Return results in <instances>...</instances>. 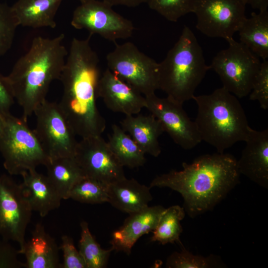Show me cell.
<instances>
[{
    "instance_id": "cell-16",
    "label": "cell",
    "mask_w": 268,
    "mask_h": 268,
    "mask_svg": "<svg viewBox=\"0 0 268 268\" xmlns=\"http://www.w3.org/2000/svg\"><path fill=\"white\" fill-rule=\"evenodd\" d=\"M246 145L237 161L240 174L265 188H268V129L256 131L250 128Z\"/></svg>"
},
{
    "instance_id": "cell-25",
    "label": "cell",
    "mask_w": 268,
    "mask_h": 268,
    "mask_svg": "<svg viewBox=\"0 0 268 268\" xmlns=\"http://www.w3.org/2000/svg\"><path fill=\"white\" fill-rule=\"evenodd\" d=\"M107 142L123 167L138 168L145 163V153L121 127L112 125V133L108 137Z\"/></svg>"
},
{
    "instance_id": "cell-7",
    "label": "cell",
    "mask_w": 268,
    "mask_h": 268,
    "mask_svg": "<svg viewBox=\"0 0 268 268\" xmlns=\"http://www.w3.org/2000/svg\"><path fill=\"white\" fill-rule=\"evenodd\" d=\"M228 47L218 52L209 66L223 87L239 98L248 95L260 69V58L245 45L231 38Z\"/></svg>"
},
{
    "instance_id": "cell-19",
    "label": "cell",
    "mask_w": 268,
    "mask_h": 268,
    "mask_svg": "<svg viewBox=\"0 0 268 268\" xmlns=\"http://www.w3.org/2000/svg\"><path fill=\"white\" fill-rule=\"evenodd\" d=\"M59 247L54 238L48 233L41 223H37L26 242L22 254L26 268H61Z\"/></svg>"
},
{
    "instance_id": "cell-10",
    "label": "cell",
    "mask_w": 268,
    "mask_h": 268,
    "mask_svg": "<svg viewBox=\"0 0 268 268\" xmlns=\"http://www.w3.org/2000/svg\"><path fill=\"white\" fill-rule=\"evenodd\" d=\"M34 130L50 159L74 157L78 141L58 103L46 99L34 110Z\"/></svg>"
},
{
    "instance_id": "cell-24",
    "label": "cell",
    "mask_w": 268,
    "mask_h": 268,
    "mask_svg": "<svg viewBox=\"0 0 268 268\" xmlns=\"http://www.w3.org/2000/svg\"><path fill=\"white\" fill-rule=\"evenodd\" d=\"M45 166L47 176L62 200L68 199L73 187L85 177L74 157L50 159Z\"/></svg>"
},
{
    "instance_id": "cell-14",
    "label": "cell",
    "mask_w": 268,
    "mask_h": 268,
    "mask_svg": "<svg viewBox=\"0 0 268 268\" xmlns=\"http://www.w3.org/2000/svg\"><path fill=\"white\" fill-rule=\"evenodd\" d=\"M74 158L86 177L109 185L125 177L124 167L101 135L81 138Z\"/></svg>"
},
{
    "instance_id": "cell-20",
    "label": "cell",
    "mask_w": 268,
    "mask_h": 268,
    "mask_svg": "<svg viewBox=\"0 0 268 268\" xmlns=\"http://www.w3.org/2000/svg\"><path fill=\"white\" fill-rule=\"evenodd\" d=\"M150 189L134 179L125 177L108 185V202L130 214L149 206L152 200Z\"/></svg>"
},
{
    "instance_id": "cell-36",
    "label": "cell",
    "mask_w": 268,
    "mask_h": 268,
    "mask_svg": "<svg viewBox=\"0 0 268 268\" xmlns=\"http://www.w3.org/2000/svg\"><path fill=\"white\" fill-rule=\"evenodd\" d=\"M246 4L250 5L259 11L266 10L268 7V0H244Z\"/></svg>"
},
{
    "instance_id": "cell-4",
    "label": "cell",
    "mask_w": 268,
    "mask_h": 268,
    "mask_svg": "<svg viewBox=\"0 0 268 268\" xmlns=\"http://www.w3.org/2000/svg\"><path fill=\"white\" fill-rule=\"evenodd\" d=\"M193 99L197 104L194 122L201 141L220 153L245 141L251 127L237 97L222 87L209 94L195 95Z\"/></svg>"
},
{
    "instance_id": "cell-33",
    "label": "cell",
    "mask_w": 268,
    "mask_h": 268,
    "mask_svg": "<svg viewBox=\"0 0 268 268\" xmlns=\"http://www.w3.org/2000/svg\"><path fill=\"white\" fill-rule=\"evenodd\" d=\"M60 249L63 253V263L62 268H86L84 260L77 250L72 238L67 235L61 237Z\"/></svg>"
},
{
    "instance_id": "cell-34",
    "label": "cell",
    "mask_w": 268,
    "mask_h": 268,
    "mask_svg": "<svg viewBox=\"0 0 268 268\" xmlns=\"http://www.w3.org/2000/svg\"><path fill=\"white\" fill-rule=\"evenodd\" d=\"M15 100L11 84L7 77L0 73V116L5 118L11 114Z\"/></svg>"
},
{
    "instance_id": "cell-23",
    "label": "cell",
    "mask_w": 268,
    "mask_h": 268,
    "mask_svg": "<svg viewBox=\"0 0 268 268\" xmlns=\"http://www.w3.org/2000/svg\"><path fill=\"white\" fill-rule=\"evenodd\" d=\"M240 42L259 58H268V10L252 12L242 22L238 31Z\"/></svg>"
},
{
    "instance_id": "cell-9",
    "label": "cell",
    "mask_w": 268,
    "mask_h": 268,
    "mask_svg": "<svg viewBox=\"0 0 268 268\" xmlns=\"http://www.w3.org/2000/svg\"><path fill=\"white\" fill-rule=\"evenodd\" d=\"M11 175H0V236L2 239L16 242L18 253L22 254L27 227L32 209L21 184Z\"/></svg>"
},
{
    "instance_id": "cell-13",
    "label": "cell",
    "mask_w": 268,
    "mask_h": 268,
    "mask_svg": "<svg viewBox=\"0 0 268 268\" xmlns=\"http://www.w3.org/2000/svg\"><path fill=\"white\" fill-rule=\"evenodd\" d=\"M146 99V108L161 124L174 142L185 150L194 148L201 139L195 122L191 120L183 104L155 93Z\"/></svg>"
},
{
    "instance_id": "cell-15",
    "label": "cell",
    "mask_w": 268,
    "mask_h": 268,
    "mask_svg": "<svg viewBox=\"0 0 268 268\" xmlns=\"http://www.w3.org/2000/svg\"><path fill=\"white\" fill-rule=\"evenodd\" d=\"M97 96L108 109L126 116L138 114L146 105L145 96L108 68L100 76Z\"/></svg>"
},
{
    "instance_id": "cell-29",
    "label": "cell",
    "mask_w": 268,
    "mask_h": 268,
    "mask_svg": "<svg viewBox=\"0 0 268 268\" xmlns=\"http://www.w3.org/2000/svg\"><path fill=\"white\" fill-rule=\"evenodd\" d=\"M193 2L194 0H146L145 3L168 20L176 22L192 12Z\"/></svg>"
},
{
    "instance_id": "cell-31",
    "label": "cell",
    "mask_w": 268,
    "mask_h": 268,
    "mask_svg": "<svg viewBox=\"0 0 268 268\" xmlns=\"http://www.w3.org/2000/svg\"><path fill=\"white\" fill-rule=\"evenodd\" d=\"M18 26L11 6L0 2V57L10 49Z\"/></svg>"
},
{
    "instance_id": "cell-38",
    "label": "cell",
    "mask_w": 268,
    "mask_h": 268,
    "mask_svg": "<svg viewBox=\"0 0 268 268\" xmlns=\"http://www.w3.org/2000/svg\"><path fill=\"white\" fill-rule=\"evenodd\" d=\"M81 3H82V2H85L88 0H79Z\"/></svg>"
},
{
    "instance_id": "cell-35",
    "label": "cell",
    "mask_w": 268,
    "mask_h": 268,
    "mask_svg": "<svg viewBox=\"0 0 268 268\" xmlns=\"http://www.w3.org/2000/svg\"><path fill=\"white\" fill-rule=\"evenodd\" d=\"M110 6L121 5L128 7H135L145 3L146 0H102Z\"/></svg>"
},
{
    "instance_id": "cell-26",
    "label": "cell",
    "mask_w": 268,
    "mask_h": 268,
    "mask_svg": "<svg viewBox=\"0 0 268 268\" xmlns=\"http://www.w3.org/2000/svg\"><path fill=\"white\" fill-rule=\"evenodd\" d=\"M185 216L183 207L178 205L165 208L155 228L152 231L151 240L162 245L177 242L181 246L180 236L183 231L181 221Z\"/></svg>"
},
{
    "instance_id": "cell-37",
    "label": "cell",
    "mask_w": 268,
    "mask_h": 268,
    "mask_svg": "<svg viewBox=\"0 0 268 268\" xmlns=\"http://www.w3.org/2000/svg\"><path fill=\"white\" fill-rule=\"evenodd\" d=\"M4 124V118L0 116V133L3 129Z\"/></svg>"
},
{
    "instance_id": "cell-12",
    "label": "cell",
    "mask_w": 268,
    "mask_h": 268,
    "mask_svg": "<svg viewBox=\"0 0 268 268\" xmlns=\"http://www.w3.org/2000/svg\"><path fill=\"white\" fill-rule=\"evenodd\" d=\"M107 3L88 0L74 10L71 25L77 29H85L116 42L132 36L134 26L132 21L115 12Z\"/></svg>"
},
{
    "instance_id": "cell-5",
    "label": "cell",
    "mask_w": 268,
    "mask_h": 268,
    "mask_svg": "<svg viewBox=\"0 0 268 268\" xmlns=\"http://www.w3.org/2000/svg\"><path fill=\"white\" fill-rule=\"evenodd\" d=\"M158 63L159 89L182 104L193 99L196 88L210 69L195 34L187 26L165 59Z\"/></svg>"
},
{
    "instance_id": "cell-17",
    "label": "cell",
    "mask_w": 268,
    "mask_h": 268,
    "mask_svg": "<svg viewBox=\"0 0 268 268\" xmlns=\"http://www.w3.org/2000/svg\"><path fill=\"white\" fill-rule=\"evenodd\" d=\"M165 209L159 205L148 206L130 214L122 226L112 233L110 242L112 249L130 255L138 239L155 228Z\"/></svg>"
},
{
    "instance_id": "cell-18",
    "label": "cell",
    "mask_w": 268,
    "mask_h": 268,
    "mask_svg": "<svg viewBox=\"0 0 268 268\" xmlns=\"http://www.w3.org/2000/svg\"><path fill=\"white\" fill-rule=\"evenodd\" d=\"M21 183L32 209L45 217L59 207L62 198L47 175L36 169L23 172Z\"/></svg>"
},
{
    "instance_id": "cell-8",
    "label": "cell",
    "mask_w": 268,
    "mask_h": 268,
    "mask_svg": "<svg viewBox=\"0 0 268 268\" xmlns=\"http://www.w3.org/2000/svg\"><path fill=\"white\" fill-rule=\"evenodd\" d=\"M106 59L107 68L144 96L159 89V63L140 52L133 43H116Z\"/></svg>"
},
{
    "instance_id": "cell-22",
    "label": "cell",
    "mask_w": 268,
    "mask_h": 268,
    "mask_svg": "<svg viewBox=\"0 0 268 268\" xmlns=\"http://www.w3.org/2000/svg\"><path fill=\"white\" fill-rule=\"evenodd\" d=\"M63 0H17L12 9L19 25L33 28L56 26L55 16Z\"/></svg>"
},
{
    "instance_id": "cell-28",
    "label": "cell",
    "mask_w": 268,
    "mask_h": 268,
    "mask_svg": "<svg viewBox=\"0 0 268 268\" xmlns=\"http://www.w3.org/2000/svg\"><path fill=\"white\" fill-rule=\"evenodd\" d=\"M81 203L99 204L108 202V185L84 177L71 189L68 199Z\"/></svg>"
},
{
    "instance_id": "cell-2",
    "label": "cell",
    "mask_w": 268,
    "mask_h": 268,
    "mask_svg": "<svg viewBox=\"0 0 268 268\" xmlns=\"http://www.w3.org/2000/svg\"><path fill=\"white\" fill-rule=\"evenodd\" d=\"M180 171L155 177L149 187L169 188L179 193L184 209L193 218L211 209L239 182L237 160L228 153L204 154Z\"/></svg>"
},
{
    "instance_id": "cell-32",
    "label": "cell",
    "mask_w": 268,
    "mask_h": 268,
    "mask_svg": "<svg viewBox=\"0 0 268 268\" xmlns=\"http://www.w3.org/2000/svg\"><path fill=\"white\" fill-rule=\"evenodd\" d=\"M249 95L251 100L258 101L261 107L268 108V61L263 60Z\"/></svg>"
},
{
    "instance_id": "cell-21",
    "label": "cell",
    "mask_w": 268,
    "mask_h": 268,
    "mask_svg": "<svg viewBox=\"0 0 268 268\" xmlns=\"http://www.w3.org/2000/svg\"><path fill=\"white\" fill-rule=\"evenodd\" d=\"M121 128L128 133L146 153L158 156L161 149L159 136L164 132L160 122L151 114L126 116Z\"/></svg>"
},
{
    "instance_id": "cell-30",
    "label": "cell",
    "mask_w": 268,
    "mask_h": 268,
    "mask_svg": "<svg viewBox=\"0 0 268 268\" xmlns=\"http://www.w3.org/2000/svg\"><path fill=\"white\" fill-rule=\"evenodd\" d=\"M166 266L169 268H208L218 264L212 255L207 257L195 255L182 247L181 252H174L168 257Z\"/></svg>"
},
{
    "instance_id": "cell-3",
    "label": "cell",
    "mask_w": 268,
    "mask_h": 268,
    "mask_svg": "<svg viewBox=\"0 0 268 268\" xmlns=\"http://www.w3.org/2000/svg\"><path fill=\"white\" fill-rule=\"evenodd\" d=\"M64 38L63 34L53 38L35 37L7 76L25 121L46 99L51 83L60 79L68 53Z\"/></svg>"
},
{
    "instance_id": "cell-11",
    "label": "cell",
    "mask_w": 268,
    "mask_h": 268,
    "mask_svg": "<svg viewBox=\"0 0 268 268\" xmlns=\"http://www.w3.org/2000/svg\"><path fill=\"white\" fill-rule=\"evenodd\" d=\"M244 0H194L197 29L211 38H233L244 18Z\"/></svg>"
},
{
    "instance_id": "cell-6",
    "label": "cell",
    "mask_w": 268,
    "mask_h": 268,
    "mask_svg": "<svg viewBox=\"0 0 268 268\" xmlns=\"http://www.w3.org/2000/svg\"><path fill=\"white\" fill-rule=\"evenodd\" d=\"M0 152L3 167L10 175H21L39 165L46 166L50 160L27 121L11 114L4 118L0 133Z\"/></svg>"
},
{
    "instance_id": "cell-1",
    "label": "cell",
    "mask_w": 268,
    "mask_h": 268,
    "mask_svg": "<svg viewBox=\"0 0 268 268\" xmlns=\"http://www.w3.org/2000/svg\"><path fill=\"white\" fill-rule=\"evenodd\" d=\"M86 39L73 38L60 80L63 94L59 106L76 135H101L106 121L96 104L100 78L99 59Z\"/></svg>"
},
{
    "instance_id": "cell-27",
    "label": "cell",
    "mask_w": 268,
    "mask_h": 268,
    "mask_svg": "<svg viewBox=\"0 0 268 268\" xmlns=\"http://www.w3.org/2000/svg\"><path fill=\"white\" fill-rule=\"evenodd\" d=\"M80 237L78 248L86 264V268H103L107 266L110 254L113 250L102 249L91 234L87 222L80 224Z\"/></svg>"
}]
</instances>
